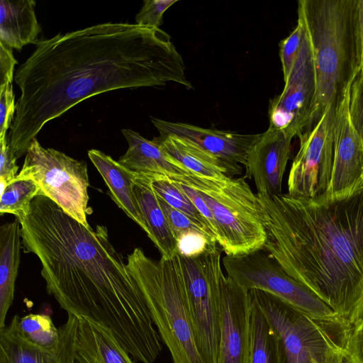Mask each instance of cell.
<instances>
[{
    "instance_id": "cell-1",
    "label": "cell",
    "mask_w": 363,
    "mask_h": 363,
    "mask_svg": "<svg viewBox=\"0 0 363 363\" xmlns=\"http://www.w3.org/2000/svg\"><path fill=\"white\" fill-rule=\"evenodd\" d=\"M185 69L160 28L104 23L38 40L14 77L21 95L10 147L21 157L45 123L101 93L169 82L190 89Z\"/></svg>"
},
{
    "instance_id": "cell-2",
    "label": "cell",
    "mask_w": 363,
    "mask_h": 363,
    "mask_svg": "<svg viewBox=\"0 0 363 363\" xmlns=\"http://www.w3.org/2000/svg\"><path fill=\"white\" fill-rule=\"evenodd\" d=\"M16 219L24 252L39 259L47 291L60 308L108 329L134 361L153 363L162 339L107 228L86 227L45 196Z\"/></svg>"
},
{
    "instance_id": "cell-3",
    "label": "cell",
    "mask_w": 363,
    "mask_h": 363,
    "mask_svg": "<svg viewBox=\"0 0 363 363\" xmlns=\"http://www.w3.org/2000/svg\"><path fill=\"white\" fill-rule=\"evenodd\" d=\"M263 250L352 328L363 320V180L317 198L257 193Z\"/></svg>"
},
{
    "instance_id": "cell-4",
    "label": "cell",
    "mask_w": 363,
    "mask_h": 363,
    "mask_svg": "<svg viewBox=\"0 0 363 363\" xmlns=\"http://www.w3.org/2000/svg\"><path fill=\"white\" fill-rule=\"evenodd\" d=\"M359 11V0L298 1V20L310 40L316 84L306 131L329 107H337L361 69Z\"/></svg>"
},
{
    "instance_id": "cell-5",
    "label": "cell",
    "mask_w": 363,
    "mask_h": 363,
    "mask_svg": "<svg viewBox=\"0 0 363 363\" xmlns=\"http://www.w3.org/2000/svg\"><path fill=\"white\" fill-rule=\"evenodd\" d=\"M126 265L173 363H204L196 344L179 255L155 260L137 247L128 255Z\"/></svg>"
},
{
    "instance_id": "cell-6",
    "label": "cell",
    "mask_w": 363,
    "mask_h": 363,
    "mask_svg": "<svg viewBox=\"0 0 363 363\" xmlns=\"http://www.w3.org/2000/svg\"><path fill=\"white\" fill-rule=\"evenodd\" d=\"M181 183L197 191L211 211L217 243L226 255L263 250L267 235L258 213L257 196L244 177L216 180L194 174Z\"/></svg>"
},
{
    "instance_id": "cell-7",
    "label": "cell",
    "mask_w": 363,
    "mask_h": 363,
    "mask_svg": "<svg viewBox=\"0 0 363 363\" xmlns=\"http://www.w3.org/2000/svg\"><path fill=\"white\" fill-rule=\"evenodd\" d=\"M248 294L280 337L289 363H298L305 355L325 363L330 351L344 347L351 330L345 324L309 315L262 290L251 289Z\"/></svg>"
},
{
    "instance_id": "cell-8",
    "label": "cell",
    "mask_w": 363,
    "mask_h": 363,
    "mask_svg": "<svg viewBox=\"0 0 363 363\" xmlns=\"http://www.w3.org/2000/svg\"><path fill=\"white\" fill-rule=\"evenodd\" d=\"M220 246L196 257L179 256L197 349L204 363H218L220 288L225 275Z\"/></svg>"
},
{
    "instance_id": "cell-9",
    "label": "cell",
    "mask_w": 363,
    "mask_h": 363,
    "mask_svg": "<svg viewBox=\"0 0 363 363\" xmlns=\"http://www.w3.org/2000/svg\"><path fill=\"white\" fill-rule=\"evenodd\" d=\"M18 179L34 181L40 195L57 204L86 227L89 201L86 163L53 148L43 147L36 138L30 144Z\"/></svg>"
},
{
    "instance_id": "cell-10",
    "label": "cell",
    "mask_w": 363,
    "mask_h": 363,
    "mask_svg": "<svg viewBox=\"0 0 363 363\" xmlns=\"http://www.w3.org/2000/svg\"><path fill=\"white\" fill-rule=\"evenodd\" d=\"M223 264L227 277L247 291H264L309 315L344 323L328 305L289 275L267 252L259 250L240 256L225 255Z\"/></svg>"
},
{
    "instance_id": "cell-11",
    "label": "cell",
    "mask_w": 363,
    "mask_h": 363,
    "mask_svg": "<svg viewBox=\"0 0 363 363\" xmlns=\"http://www.w3.org/2000/svg\"><path fill=\"white\" fill-rule=\"evenodd\" d=\"M336 108L329 107L313 127L298 137V150L288 177V194L317 198L329 189L334 162Z\"/></svg>"
},
{
    "instance_id": "cell-12",
    "label": "cell",
    "mask_w": 363,
    "mask_h": 363,
    "mask_svg": "<svg viewBox=\"0 0 363 363\" xmlns=\"http://www.w3.org/2000/svg\"><path fill=\"white\" fill-rule=\"evenodd\" d=\"M284 83L282 92L270 101L269 125L299 137L309 126L316 89L313 52L305 29L299 53Z\"/></svg>"
},
{
    "instance_id": "cell-13",
    "label": "cell",
    "mask_w": 363,
    "mask_h": 363,
    "mask_svg": "<svg viewBox=\"0 0 363 363\" xmlns=\"http://www.w3.org/2000/svg\"><path fill=\"white\" fill-rule=\"evenodd\" d=\"M250 317L248 291L225 276L220 288L218 363H250Z\"/></svg>"
},
{
    "instance_id": "cell-14",
    "label": "cell",
    "mask_w": 363,
    "mask_h": 363,
    "mask_svg": "<svg viewBox=\"0 0 363 363\" xmlns=\"http://www.w3.org/2000/svg\"><path fill=\"white\" fill-rule=\"evenodd\" d=\"M152 122L160 137H174L186 141L233 165L245 166L250 148L261 135L204 128L155 118H152Z\"/></svg>"
},
{
    "instance_id": "cell-15",
    "label": "cell",
    "mask_w": 363,
    "mask_h": 363,
    "mask_svg": "<svg viewBox=\"0 0 363 363\" xmlns=\"http://www.w3.org/2000/svg\"><path fill=\"white\" fill-rule=\"evenodd\" d=\"M292 137L269 125L253 144L245 164V178L252 179L257 193L281 194Z\"/></svg>"
},
{
    "instance_id": "cell-16",
    "label": "cell",
    "mask_w": 363,
    "mask_h": 363,
    "mask_svg": "<svg viewBox=\"0 0 363 363\" xmlns=\"http://www.w3.org/2000/svg\"><path fill=\"white\" fill-rule=\"evenodd\" d=\"M19 315L0 330V363H74L78 332V317L68 315L59 328L60 343L54 352L45 350L32 343L21 333Z\"/></svg>"
},
{
    "instance_id": "cell-17",
    "label": "cell",
    "mask_w": 363,
    "mask_h": 363,
    "mask_svg": "<svg viewBox=\"0 0 363 363\" xmlns=\"http://www.w3.org/2000/svg\"><path fill=\"white\" fill-rule=\"evenodd\" d=\"M348 98L349 89L336 108L334 162L330 184L325 194L342 192L363 180V143L350 122Z\"/></svg>"
},
{
    "instance_id": "cell-18",
    "label": "cell",
    "mask_w": 363,
    "mask_h": 363,
    "mask_svg": "<svg viewBox=\"0 0 363 363\" xmlns=\"http://www.w3.org/2000/svg\"><path fill=\"white\" fill-rule=\"evenodd\" d=\"M121 132L128 143V148L118 162L127 169L139 174L167 177L179 182L194 174L179 164L171 161L155 139L149 140L130 129H123Z\"/></svg>"
},
{
    "instance_id": "cell-19",
    "label": "cell",
    "mask_w": 363,
    "mask_h": 363,
    "mask_svg": "<svg viewBox=\"0 0 363 363\" xmlns=\"http://www.w3.org/2000/svg\"><path fill=\"white\" fill-rule=\"evenodd\" d=\"M134 194L149 238L161 254L172 259L177 255V241L152 186L150 176L137 173Z\"/></svg>"
},
{
    "instance_id": "cell-20",
    "label": "cell",
    "mask_w": 363,
    "mask_h": 363,
    "mask_svg": "<svg viewBox=\"0 0 363 363\" xmlns=\"http://www.w3.org/2000/svg\"><path fill=\"white\" fill-rule=\"evenodd\" d=\"M155 140L171 161L179 164L196 175L225 180L242 173L240 165L227 163L186 141L169 136H159Z\"/></svg>"
},
{
    "instance_id": "cell-21",
    "label": "cell",
    "mask_w": 363,
    "mask_h": 363,
    "mask_svg": "<svg viewBox=\"0 0 363 363\" xmlns=\"http://www.w3.org/2000/svg\"><path fill=\"white\" fill-rule=\"evenodd\" d=\"M88 156L105 181L114 202L144 230V222L133 191L137 172L100 150H90Z\"/></svg>"
},
{
    "instance_id": "cell-22",
    "label": "cell",
    "mask_w": 363,
    "mask_h": 363,
    "mask_svg": "<svg viewBox=\"0 0 363 363\" xmlns=\"http://www.w3.org/2000/svg\"><path fill=\"white\" fill-rule=\"evenodd\" d=\"M33 0L0 1V43L21 50L35 44L41 28L37 20Z\"/></svg>"
},
{
    "instance_id": "cell-23",
    "label": "cell",
    "mask_w": 363,
    "mask_h": 363,
    "mask_svg": "<svg viewBox=\"0 0 363 363\" xmlns=\"http://www.w3.org/2000/svg\"><path fill=\"white\" fill-rule=\"evenodd\" d=\"M21 245L20 223L16 219L3 224L0 228V330L6 326V317L13 303Z\"/></svg>"
},
{
    "instance_id": "cell-24",
    "label": "cell",
    "mask_w": 363,
    "mask_h": 363,
    "mask_svg": "<svg viewBox=\"0 0 363 363\" xmlns=\"http://www.w3.org/2000/svg\"><path fill=\"white\" fill-rule=\"evenodd\" d=\"M250 298V297H249ZM251 347L250 363H289L278 333L250 299Z\"/></svg>"
},
{
    "instance_id": "cell-25",
    "label": "cell",
    "mask_w": 363,
    "mask_h": 363,
    "mask_svg": "<svg viewBox=\"0 0 363 363\" xmlns=\"http://www.w3.org/2000/svg\"><path fill=\"white\" fill-rule=\"evenodd\" d=\"M78 318L80 330L90 340L102 363H135L108 329L86 318Z\"/></svg>"
},
{
    "instance_id": "cell-26",
    "label": "cell",
    "mask_w": 363,
    "mask_h": 363,
    "mask_svg": "<svg viewBox=\"0 0 363 363\" xmlns=\"http://www.w3.org/2000/svg\"><path fill=\"white\" fill-rule=\"evenodd\" d=\"M150 177L152 178V186L160 199L174 209L188 216L216 239L208 222L177 182L161 176H150Z\"/></svg>"
},
{
    "instance_id": "cell-27",
    "label": "cell",
    "mask_w": 363,
    "mask_h": 363,
    "mask_svg": "<svg viewBox=\"0 0 363 363\" xmlns=\"http://www.w3.org/2000/svg\"><path fill=\"white\" fill-rule=\"evenodd\" d=\"M18 325L21 333L32 343L49 351H55L60 343V331L50 316L45 314H28L19 317Z\"/></svg>"
},
{
    "instance_id": "cell-28",
    "label": "cell",
    "mask_w": 363,
    "mask_h": 363,
    "mask_svg": "<svg viewBox=\"0 0 363 363\" xmlns=\"http://www.w3.org/2000/svg\"><path fill=\"white\" fill-rule=\"evenodd\" d=\"M40 195V188L34 181L16 177L1 194L0 213L19 218L28 209L33 199Z\"/></svg>"
},
{
    "instance_id": "cell-29",
    "label": "cell",
    "mask_w": 363,
    "mask_h": 363,
    "mask_svg": "<svg viewBox=\"0 0 363 363\" xmlns=\"http://www.w3.org/2000/svg\"><path fill=\"white\" fill-rule=\"evenodd\" d=\"M158 198L162 209L177 240L186 234L199 233L204 235L211 245H218L213 236L200 228L188 216L170 206L159 196Z\"/></svg>"
},
{
    "instance_id": "cell-30",
    "label": "cell",
    "mask_w": 363,
    "mask_h": 363,
    "mask_svg": "<svg viewBox=\"0 0 363 363\" xmlns=\"http://www.w3.org/2000/svg\"><path fill=\"white\" fill-rule=\"evenodd\" d=\"M348 113L350 122L363 143V69H360L349 88Z\"/></svg>"
},
{
    "instance_id": "cell-31",
    "label": "cell",
    "mask_w": 363,
    "mask_h": 363,
    "mask_svg": "<svg viewBox=\"0 0 363 363\" xmlns=\"http://www.w3.org/2000/svg\"><path fill=\"white\" fill-rule=\"evenodd\" d=\"M304 36V28L298 20L297 25L290 35L281 40L279 44L280 60L282 66L284 81H285L299 53Z\"/></svg>"
},
{
    "instance_id": "cell-32",
    "label": "cell",
    "mask_w": 363,
    "mask_h": 363,
    "mask_svg": "<svg viewBox=\"0 0 363 363\" xmlns=\"http://www.w3.org/2000/svg\"><path fill=\"white\" fill-rule=\"evenodd\" d=\"M178 0H146L135 16V24L159 28L162 23L164 13Z\"/></svg>"
},
{
    "instance_id": "cell-33",
    "label": "cell",
    "mask_w": 363,
    "mask_h": 363,
    "mask_svg": "<svg viewBox=\"0 0 363 363\" xmlns=\"http://www.w3.org/2000/svg\"><path fill=\"white\" fill-rule=\"evenodd\" d=\"M16 106L12 82H7L0 86V139L6 136V131L11 128Z\"/></svg>"
},
{
    "instance_id": "cell-34",
    "label": "cell",
    "mask_w": 363,
    "mask_h": 363,
    "mask_svg": "<svg viewBox=\"0 0 363 363\" xmlns=\"http://www.w3.org/2000/svg\"><path fill=\"white\" fill-rule=\"evenodd\" d=\"M0 194L18 175V166L16 164L17 157L10 147L6 136L0 139Z\"/></svg>"
},
{
    "instance_id": "cell-35",
    "label": "cell",
    "mask_w": 363,
    "mask_h": 363,
    "mask_svg": "<svg viewBox=\"0 0 363 363\" xmlns=\"http://www.w3.org/2000/svg\"><path fill=\"white\" fill-rule=\"evenodd\" d=\"M177 254L182 257H196L201 255L211 245L207 238L199 233L182 235L177 239Z\"/></svg>"
},
{
    "instance_id": "cell-36",
    "label": "cell",
    "mask_w": 363,
    "mask_h": 363,
    "mask_svg": "<svg viewBox=\"0 0 363 363\" xmlns=\"http://www.w3.org/2000/svg\"><path fill=\"white\" fill-rule=\"evenodd\" d=\"M74 363H102L89 338L78 324Z\"/></svg>"
},
{
    "instance_id": "cell-37",
    "label": "cell",
    "mask_w": 363,
    "mask_h": 363,
    "mask_svg": "<svg viewBox=\"0 0 363 363\" xmlns=\"http://www.w3.org/2000/svg\"><path fill=\"white\" fill-rule=\"evenodd\" d=\"M344 348L357 363H363V320L351 328L347 335Z\"/></svg>"
},
{
    "instance_id": "cell-38",
    "label": "cell",
    "mask_w": 363,
    "mask_h": 363,
    "mask_svg": "<svg viewBox=\"0 0 363 363\" xmlns=\"http://www.w3.org/2000/svg\"><path fill=\"white\" fill-rule=\"evenodd\" d=\"M0 86L13 81V69L17 63L12 49L0 43Z\"/></svg>"
},
{
    "instance_id": "cell-39",
    "label": "cell",
    "mask_w": 363,
    "mask_h": 363,
    "mask_svg": "<svg viewBox=\"0 0 363 363\" xmlns=\"http://www.w3.org/2000/svg\"><path fill=\"white\" fill-rule=\"evenodd\" d=\"M177 182L179 183L182 189L184 191V192L187 194V196L190 198V199L192 201L194 205L196 206V208L202 214V216L205 218L211 228L212 233H213L216 239V223L213 216L211 211L206 206V203L200 196V194L198 193L197 191H196L193 188L186 186L181 182Z\"/></svg>"
},
{
    "instance_id": "cell-40",
    "label": "cell",
    "mask_w": 363,
    "mask_h": 363,
    "mask_svg": "<svg viewBox=\"0 0 363 363\" xmlns=\"http://www.w3.org/2000/svg\"><path fill=\"white\" fill-rule=\"evenodd\" d=\"M325 363H357L343 347H338L330 351Z\"/></svg>"
},
{
    "instance_id": "cell-41",
    "label": "cell",
    "mask_w": 363,
    "mask_h": 363,
    "mask_svg": "<svg viewBox=\"0 0 363 363\" xmlns=\"http://www.w3.org/2000/svg\"><path fill=\"white\" fill-rule=\"evenodd\" d=\"M359 33L361 43V69H363V0H359Z\"/></svg>"
},
{
    "instance_id": "cell-42",
    "label": "cell",
    "mask_w": 363,
    "mask_h": 363,
    "mask_svg": "<svg viewBox=\"0 0 363 363\" xmlns=\"http://www.w3.org/2000/svg\"><path fill=\"white\" fill-rule=\"evenodd\" d=\"M298 363H318L311 356L305 355L301 358Z\"/></svg>"
}]
</instances>
